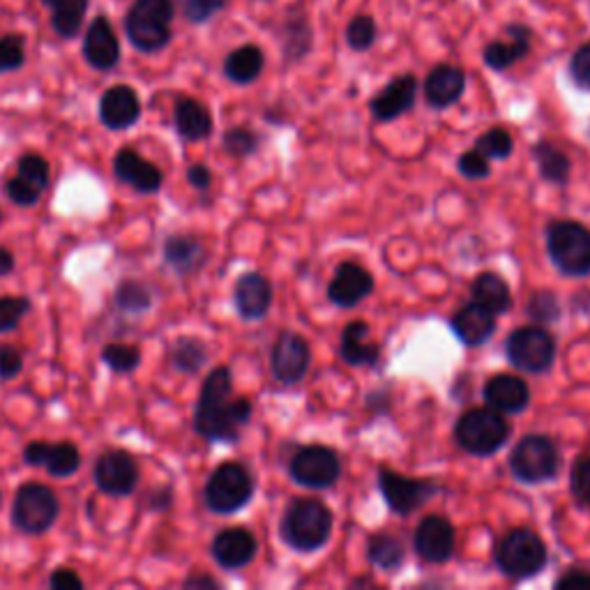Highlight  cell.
<instances>
[{"instance_id": "1", "label": "cell", "mask_w": 590, "mask_h": 590, "mask_svg": "<svg viewBox=\"0 0 590 590\" xmlns=\"http://www.w3.org/2000/svg\"><path fill=\"white\" fill-rule=\"evenodd\" d=\"M252 417V404L234 397V378L228 367L213 370L201 387L194 413V430L210 443H236Z\"/></svg>"}, {"instance_id": "2", "label": "cell", "mask_w": 590, "mask_h": 590, "mask_svg": "<svg viewBox=\"0 0 590 590\" xmlns=\"http://www.w3.org/2000/svg\"><path fill=\"white\" fill-rule=\"evenodd\" d=\"M174 0H135L125 12V36L137 51L159 53L174 40Z\"/></svg>"}, {"instance_id": "3", "label": "cell", "mask_w": 590, "mask_h": 590, "mask_svg": "<svg viewBox=\"0 0 590 590\" xmlns=\"http://www.w3.org/2000/svg\"><path fill=\"white\" fill-rule=\"evenodd\" d=\"M333 533V512L316 499H298L282 519V538L295 551H316Z\"/></svg>"}, {"instance_id": "4", "label": "cell", "mask_w": 590, "mask_h": 590, "mask_svg": "<svg viewBox=\"0 0 590 590\" xmlns=\"http://www.w3.org/2000/svg\"><path fill=\"white\" fill-rule=\"evenodd\" d=\"M547 249L553 266L568 277L590 275V232L579 222H551Z\"/></svg>"}, {"instance_id": "5", "label": "cell", "mask_w": 590, "mask_h": 590, "mask_svg": "<svg viewBox=\"0 0 590 590\" xmlns=\"http://www.w3.org/2000/svg\"><path fill=\"white\" fill-rule=\"evenodd\" d=\"M454 439L466 452L475 456H489L508 443L510 424L503 413L494 409H471L459 417Z\"/></svg>"}, {"instance_id": "6", "label": "cell", "mask_w": 590, "mask_h": 590, "mask_svg": "<svg viewBox=\"0 0 590 590\" xmlns=\"http://www.w3.org/2000/svg\"><path fill=\"white\" fill-rule=\"evenodd\" d=\"M60 514L56 491L40 482H26L17 489L12 503V523L23 535L47 533Z\"/></svg>"}, {"instance_id": "7", "label": "cell", "mask_w": 590, "mask_h": 590, "mask_svg": "<svg viewBox=\"0 0 590 590\" xmlns=\"http://www.w3.org/2000/svg\"><path fill=\"white\" fill-rule=\"evenodd\" d=\"M252 496L254 478L238 462H226L217 466L204 489V501L215 514H234L243 510L252 501Z\"/></svg>"}, {"instance_id": "8", "label": "cell", "mask_w": 590, "mask_h": 590, "mask_svg": "<svg viewBox=\"0 0 590 590\" xmlns=\"http://www.w3.org/2000/svg\"><path fill=\"white\" fill-rule=\"evenodd\" d=\"M496 563L510 579H531L547 566V547L533 531L514 529L499 544Z\"/></svg>"}, {"instance_id": "9", "label": "cell", "mask_w": 590, "mask_h": 590, "mask_svg": "<svg viewBox=\"0 0 590 590\" xmlns=\"http://www.w3.org/2000/svg\"><path fill=\"white\" fill-rule=\"evenodd\" d=\"M559 450L542 434L523 436L510 454V471L519 482L538 484L559 473Z\"/></svg>"}, {"instance_id": "10", "label": "cell", "mask_w": 590, "mask_h": 590, "mask_svg": "<svg viewBox=\"0 0 590 590\" xmlns=\"http://www.w3.org/2000/svg\"><path fill=\"white\" fill-rule=\"evenodd\" d=\"M505 353L510 363L529 374H542L553 365L555 342L544 327L529 325L519 327L505 342Z\"/></svg>"}, {"instance_id": "11", "label": "cell", "mask_w": 590, "mask_h": 590, "mask_svg": "<svg viewBox=\"0 0 590 590\" xmlns=\"http://www.w3.org/2000/svg\"><path fill=\"white\" fill-rule=\"evenodd\" d=\"M92 478L97 489L111 499H125L139 484V464L127 450H107L97 456Z\"/></svg>"}, {"instance_id": "12", "label": "cell", "mask_w": 590, "mask_h": 590, "mask_svg": "<svg viewBox=\"0 0 590 590\" xmlns=\"http://www.w3.org/2000/svg\"><path fill=\"white\" fill-rule=\"evenodd\" d=\"M291 478L309 489H327L333 486L342 475L340 456L323 445H307L295 452L288 464Z\"/></svg>"}, {"instance_id": "13", "label": "cell", "mask_w": 590, "mask_h": 590, "mask_svg": "<svg viewBox=\"0 0 590 590\" xmlns=\"http://www.w3.org/2000/svg\"><path fill=\"white\" fill-rule=\"evenodd\" d=\"M378 486L390 510L409 517L436 494V484L430 480H411L395 471L383 469L378 473Z\"/></svg>"}, {"instance_id": "14", "label": "cell", "mask_w": 590, "mask_h": 590, "mask_svg": "<svg viewBox=\"0 0 590 590\" xmlns=\"http://www.w3.org/2000/svg\"><path fill=\"white\" fill-rule=\"evenodd\" d=\"M23 462L28 466L47 469L51 478H70L81 466V452L72 441H32L23 450Z\"/></svg>"}, {"instance_id": "15", "label": "cell", "mask_w": 590, "mask_h": 590, "mask_svg": "<svg viewBox=\"0 0 590 590\" xmlns=\"http://www.w3.org/2000/svg\"><path fill=\"white\" fill-rule=\"evenodd\" d=\"M309 363H312L309 344L301 335L282 333L279 340L275 342L273 355H271V365H273L275 378L284 385L301 383L309 372Z\"/></svg>"}, {"instance_id": "16", "label": "cell", "mask_w": 590, "mask_h": 590, "mask_svg": "<svg viewBox=\"0 0 590 590\" xmlns=\"http://www.w3.org/2000/svg\"><path fill=\"white\" fill-rule=\"evenodd\" d=\"M83 58L97 72H111L120 62V42L107 17H95L83 36Z\"/></svg>"}, {"instance_id": "17", "label": "cell", "mask_w": 590, "mask_h": 590, "mask_svg": "<svg viewBox=\"0 0 590 590\" xmlns=\"http://www.w3.org/2000/svg\"><path fill=\"white\" fill-rule=\"evenodd\" d=\"M413 547L422 561L445 563L454 553V529L443 517H427L420 521L413 535Z\"/></svg>"}, {"instance_id": "18", "label": "cell", "mask_w": 590, "mask_h": 590, "mask_svg": "<svg viewBox=\"0 0 590 590\" xmlns=\"http://www.w3.org/2000/svg\"><path fill=\"white\" fill-rule=\"evenodd\" d=\"M141 118V100L132 86H111L100 100V120L111 132H122Z\"/></svg>"}, {"instance_id": "19", "label": "cell", "mask_w": 590, "mask_h": 590, "mask_svg": "<svg viewBox=\"0 0 590 590\" xmlns=\"http://www.w3.org/2000/svg\"><path fill=\"white\" fill-rule=\"evenodd\" d=\"M213 559L224 570H243L254 561L258 551L256 538L247 529H224L213 540Z\"/></svg>"}, {"instance_id": "20", "label": "cell", "mask_w": 590, "mask_h": 590, "mask_svg": "<svg viewBox=\"0 0 590 590\" xmlns=\"http://www.w3.org/2000/svg\"><path fill=\"white\" fill-rule=\"evenodd\" d=\"M114 174L120 183L141 194H155L161 189L164 174L153 161L144 159L135 148H122L114 157Z\"/></svg>"}, {"instance_id": "21", "label": "cell", "mask_w": 590, "mask_h": 590, "mask_svg": "<svg viewBox=\"0 0 590 590\" xmlns=\"http://www.w3.org/2000/svg\"><path fill=\"white\" fill-rule=\"evenodd\" d=\"M415 95H417V79L413 75H402L397 79H392L370 102L372 116L378 122L395 120L413 109Z\"/></svg>"}, {"instance_id": "22", "label": "cell", "mask_w": 590, "mask_h": 590, "mask_svg": "<svg viewBox=\"0 0 590 590\" xmlns=\"http://www.w3.org/2000/svg\"><path fill=\"white\" fill-rule=\"evenodd\" d=\"M529 51H531V28L521 23H510L505 28V40H494L491 45H486L482 58L486 68L503 72L512 68V65Z\"/></svg>"}, {"instance_id": "23", "label": "cell", "mask_w": 590, "mask_h": 590, "mask_svg": "<svg viewBox=\"0 0 590 590\" xmlns=\"http://www.w3.org/2000/svg\"><path fill=\"white\" fill-rule=\"evenodd\" d=\"M374 291V277L370 271L357 264H342L335 273V279L331 282V288H327V295L337 307H355L363 303L367 295Z\"/></svg>"}, {"instance_id": "24", "label": "cell", "mask_w": 590, "mask_h": 590, "mask_svg": "<svg viewBox=\"0 0 590 590\" xmlns=\"http://www.w3.org/2000/svg\"><path fill=\"white\" fill-rule=\"evenodd\" d=\"M234 303L243 318H264L273 305V284L258 273H245L234 288Z\"/></svg>"}, {"instance_id": "25", "label": "cell", "mask_w": 590, "mask_h": 590, "mask_svg": "<svg viewBox=\"0 0 590 590\" xmlns=\"http://www.w3.org/2000/svg\"><path fill=\"white\" fill-rule=\"evenodd\" d=\"M484 402L489 409H494L499 413H521L531 402V390L527 381L519 376L499 374L486 381Z\"/></svg>"}, {"instance_id": "26", "label": "cell", "mask_w": 590, "mask_h": 590, "mask_svg": "<svg viewBox=\"0 0 590 590\" xmlns=\"http://www.w3.org/2000/svg\"><path fill=\"white\" fill-rule=\"evenodd\" d=\"M466 90V75L456 65H439L424 81V97L436 111L452 107Z\"/></svg>"}, {"instance_id": "27", "label": "cell", "mask_w": 590, "mask_h": 590, "mask_svg": "<svg viewBox=\"0 0 590 590\" xmlns=\"http://www.w3.org/2000/svg\"><path fill=\"white\" fill-rule=\"evenodd\" d=\"M454 335L469 346L484 344L496 331V314H491L478 303H471L459 309L452 318Z\"/></svg>"}, {"instance_id": "28", "label": "cell", "mask_w": 590, "mask_h": 590, "mask_svg": "<svg viewBox=\"0 0 590 590\" xmlns=\"http://www.w3.org/2000/svg\"><path fill=\"white\" fill-rule=\"evenodd\" d=\"M340 355L353 367H374L378 363L381 351L370 342V325L365 321H353L344 327Z\"/></svg>"}, {"instance_id": "29", "label": "cell", "mask_w": 590, "mask_h": 590, "mask_svg": "<svg viewBox=\"0 0 590 590\" xmlns=\"http://www.w3.org/2000/svg\"><path fill=\"white\" fill-rule=\"evenodd\" d=\"M174 122L178 135L191 144L204 141L213 135V116L199 100H194V97H178Z\"/></svg>"}, {"instance_id": "30", "label": "cell", "mask_w": 590, "mask_h": 590, "mask_svg": "<svg viewBox=\"0 0 590 590\" xmlns=\"http://www.w3.org/2000/svg\"><path fill=\"white\" fill-rule=\"evenodd\" d=\"M164 260L180 277H187L206 264V249L194 236H171L164 243Z\"/></svg>"}, {"instance_id": "31", "label": "cell", "mask_w": 590, "mask_h": 590, "mask_svg": "<svg viewBox=\"0 0 590 590\" xmlns=\"http://www.w3.org/2000/svg\"><path fill=\"white\" fill-rule=\"evenodd\" d=\"M49 10L51 30L60 40H75L88 14V0H42Z\"/></svg>"}, {"instance_id": "32", "label": "cell", "mask_w": 590, "mask_h": 590, "mask_svg": "<svg viewBox=\"0 0 590 590\" xmlns=\"http://www.w3.org/2000/svg\"><path fill=\"white\" fill-rule=\"evenodd\" d=\"M282 45H284V56L288 62L295 60H303L309 49H312V40H314V32H312V23L305 10L301 8H293L282 26Z\"/></svg>"}, {"instance_id": "33", "label": "cell", "mask_w": 590, "mask_h": 590, "mask_svg": "<svg viewBox=\"0 0 590 590\" xmlns=\"http://www.w3.org/2000/svg\"><path fill=\"white\" fill-rule=\"evenodd\" d=\"M266 56L256 45H243L236 51H232L224 60V75L228 81L238 86H247L256 81L264 72Z\"/></svg>"}, {"instance_id": "34", "label": "cell", "mask_w": 590, "mask_h": 590, "mask_svg": "<svg viewBox=\"0 0 590 590\" xmlns=\"http://www.w3.org/2000/svg\"><path fill=\"white\" fill-rule=\"evenodd\" d=\"M471 293H473V303L482 305L484 309L496 316L505 314L512 307L510 286L496 273H482L480 277H475Z\"/></svg>"}, {"instance_id": "35", "label": "cell", "mask_w": 590, "mask_h": 590, "mask_svg": "<svg viewBox=\"0 0 590 590\" xmlns=\"http://www.w3.org/2000/svg\"><path fill=\"white\" fill-rule=\"evenodd\" d=\"M171 365L183 374H196L208 360L206 344L196 337H178L169 348Z\"/></svg>"}, {"instance_id": "36", "label": "cell", "mask_w": 590, "mask_h": 590, "mask_svg": "<svg viewBox=\"0 0 590 590\" xmlns=\"http://www.w3.org/2000/svg\"><path fill=\"white\" fill-rule=\"evenodd\" d=\"M535 159L540 167V176L547 183L553 185H566L570 178V159L566 153L559 148H553L551 144H538L535 146Z\"/></svg>"}, {"instance_id": "37", "label": "cell", "mask_w": 590, "mask_h": 590, "mask_svg": "<svg viewBox=\"0 0 590 590\" xmlns=\"http://www.w3.org/2000/svg\"><path fill=\"white\" fill-rule=\"evenodd\" d=\"M114 303L125 314H144L153 307V295L144 282L127 279L116 288Z\"/></svg>"}, {"instance_id": "38", "label": "cell", "mask_w": 590, "mask_h": 590, "mask_svg": "<svg viewBox=\"0 0 590 590\" xmlns=\"http://www.w3.org/2000/svg\"><path fill=\"white\" fill-rule=\"evenodd\" d=\"M367 555H370V561L376 568H381L385 572H392V570L402 568V563H404V547H402V542L397 538L383 533V535H376L370 542Z\"/></svg>"}, {"instance_id": "39", "label": "cell", "mask_w": 590, "mask_h": 590, "mask_svg": "<svg viewBox=\"0 0 590 590\" xmlns=\"http://www.w3.org/2000/svg\"><path fill=\"white\" fill-rule=\"evenodd\" d=\"M17 176L32 185L36 189L45 191L49 187V180H51V169H49V161L42 157V155H36V153H26L19 157L17 161Z\"/></svg>"}, {"instance_id": "40", "label": "cell", "mask_w": 590, "mask_h": 590, "mask_svg": "<svg viewBox=\"0 0 590 590\" xmlns=\"http://www.w3.org/2000/svg\"><path fill=\"white\" fill-rule=\"evenodd\" d=\"M102 363L116 374H132L141 365V351L129 344H107L102 348Z\"/></svg>"}, {"instance_id": "41", "label": "cell", "mask_w": 590, "mask_h": 590, "mask_svg": "<svg viewBox=\"0 0 590 590\" xmlns=\"http://www.w3.org/2000/svg\"><path fill=\"white\" fill-rule=\"evenodd\" d=\"M376 38H378V28H376V21L370 14H357L346 26V42H348V47L353 51L372 49Z\"/></svg>"}, {"instance_id": "42", "label": "cell", "mask_w": 590, "mask_h": 590, "mask_svg": "<svg viewBox=\"0 0 590 590\" xmlns=\"http://www.w3.org/2000/svg\"><path fill=\"white\" fill-rule=\"evenodd\" d=\"M514 141L510 137L508 129L503 127H494L484 132L478 141H475V150L482 153L486 159H505L512 155Z\"/></svg>"}, {"instance_id": "43", "label": "cell", "mask_w": 590, "mask_h": 590, "mask_svg": "<svg viewBox=\"0 0 590 590\" xmlns=\"http://www.w3.org/2000/svg\"><path fill=\"white\" fill-rule=\"evenodd\" d=\"M26 62V38L19 32L0 38V75L17 72Z\"/></svg>"}, {"instance_id": "44", "label": "cell", "mask_w": 590, "mask_h": 590, "mask_svg": "<svg viewBox=\"0 0 590 590\" xmlns=\"http://www.w3.org/2000/svg\"><path fill=\"white\" fill-rule=\"evenodd\" d=\"M30 307L32 303L23 298V295H6V298H0V335L12 333L30 312Z\"/></svg>"}, {"instance_id": "45", "label": "cell", "mask_w": 590, "mask_h": 590, "mask_svg": "<svg viewBox=\"0 0 590 590\" xmlns=\"http://www.w3.org/2000/svg\"><path fill=\"white\" fill-rule=\"evenodd\" d=\"M228 0H178L180 12L189 23H206L226 8Z\"/></svg>"}, {"instance_id": "46", "label": "cell", "mask_w": 590, "mask_h": 590, "mask_svg": "<svg viewBox=\"0 0 590 590\" xmlns=\"http://www.w3.org/2000/svg\"><path fill=\"white\" fill-rule=\"evenodd\" d=\"M222 141H224L226 153L234 155V157H247V155L256 153V148H258V137L247 127L228 129Z\"/></svg>"}, {"instance_id": "47", "label": "cell", "mask_w": 590, "mask_h": 590, "mask_svg": "<svg viewBox=\"0 0 590 590\" xmlns=\"http://www.w3.org/2000/svg\"><path fill=\"white\" fill-rule=\"evenodd\" d=\"M6 194H8V199L14 204V206H21V208H30V206H36L40 201V196L42 191L36 189L32 185L23 183L19 176L10 178L6 183Z\"/></svg>"}, {"instance_id": "48", "label": "cell", "mask_w": 590, "mask_h": 590, "mask_svg": "<svg viewBox=\"0 0 590 590\" xmlns=\"http://www.w3.org/2000/svg\"><path fill=\"white\" fill-rule=\"evenodd\" d=\"M570 77L581 90H590V42L574 51L570 60Z\"/></svg>"}, {"instance_id": "49", "label": "cell", "mask_w": 590, "mask_h": 590, "mask_svg": "<svg viewBox=\"0 0 590 590\" xmlns=\"http://www.w3.org/2000/svg\"><path fill=\"white\" fill-rule=\"evenodd\" d=\"M459 171H462L471 180H482L491 174V167H489V159L482 153L469 150L459 157Z\"/></svg>"}, {"instance_id": "50", "label": "cell", "mask_w": 590, "mask_h": 590, "mask_svg": "<svg viewBox=\"0 0 590 590\" xmlns=\"http://www.w3.org/2000/svg\"><path fill=\"white\" fill-rule=\"evenodd\" d=\"M570 486H572V494L583 505H590V456L588 459H581V462H577V466L572 469Z\"/></svg>"}, {"instance_id": "51", "label": "cell", "mask_w": 590, "mask_h": 590, "mask_svg": "<svg viewBox=\"0 0 590 590\" xmlns=\"http://www.w3.org/2000/svg\"><path fill=\"white\" fill-rule=\"evenodd\" d=\"M529 314L535 321H555L561 314V307H559V303H555L551 293H535L531 305H529Z\"/></svg>"}, {"instance_id": "52", "label": "cell", "mask_w": 590, "mask_h": 590, "mask_svg": "<svg viewBox=\"0 0 590 590\" xmlns=\"http://www.w3.org/2000/svg\"><path fill=\"white\" fill-rule=\"evenodd\" d=\"M23 370V355L14 346H0V381H12Z\"/></svg>"}, {"instance_id": "53", "label": "cell", "mask_w": 590, "mask_h": 590, "mask_svg": "<svg viewBox=\"0 0 590 590\" xmlns=\"http://www.w3.org/2000/svg\"><path fill=\"white\" fill-rule=\"evenodd\" d=\"M49 588L51 590H83V581H81V577L75 570L60 568V570L51 572Z\"/></svg>"}, {"instance_id": "54", "label": "cell", "mask_w": 590, "mask_h": 590, "mask_svg": "<svg viewBox=\"0 0 590 590\" xmlns=\"http://www.w3.org/2000/svg\"><path fill=\"white\" fill-rule=\"evenodd\" d=\"M187 180L194 189H208L213 183V174L206 164H191V167L187 169Z\"/></svg>"}, {"instance_id": "55", "label": "cell", "mask_w": 590, "mask_h": 590, "mask_svg": "<svg viewBox=\"0 0 590 590\" xmlns=\"http://www.w3.org/2000/svg\"><path fill=\"white\" fill-rule=\"evenodd\" d=\"M555 588L559 590H577V588H590V572H579L572 570L566 577L555 581Z\"/></svg>"}, {"instance_id": "56", "label": "cell", "mask_w": 590, "mask_h": 590, "mask_svg": "<svg viewBox=\"0 0 590 590\" xmlns=\"http://www.w3.org/2000/svg\"><path fill=\"white\" fill-rule=\"evenodd\" d=\"M14 254L8 249V247H0V277H8L14 273Z\"/></svg>"}, {"instance_id": "57", "label": "cell", "mask_w": 590, "mask_h": 590, "mask_svg": "<svg viewBox=\"0 0 590 590\" xmlns=\"http://www.w3.org/2000/svg\"><path fill=\"white\" fill-rule=\"evenodd\" d=\"M183 586H185V588H219V581L213 579V577L196 574V577H189Z\"/></svg>"}, {"instance_id": "58", "label": "cell", "mask_w": 590, "mask_h": 590, "mask_svg": "<svg viewBox=\"0 0 590 590\" xmlns=\"http://www.w3.org/2000/svg\"><path fill=\"white\" fill-rule=\"evenodd\" d=\"M0 219H3V215H0Z\"/></svg>"}]
</instances>
